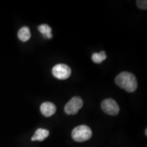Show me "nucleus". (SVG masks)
Masks as SVG:
<instances>
[{
  "label": "nucleus",
  "mask_w": 147,
  "mask_h": 147,
  "mask_svg": "<svg viewBox=\"0 0 147 147\" xmlns=\"http://www.w3.org/2000/svg\"><path fill=\"white\" fill-rule=\"evenodd\" d=\"M116 84L129 93L135 91L138 87L136 78L133 74L123 71L117 75L115 78Z\"/></svg>",
  "instance_id": "obj_1"
},
{
  "label": "nucleus",
  "mask_w": 147,
  "mask_h": 147,
  "mask_svg": "<svg viewBox=\"0 0 147 147\" xmlns=\"http://www.w3.org/2000/svg\"><path fill=\"white\" fill-rule=\"evenodd\" d=\"M92 136V131L89 127L84 125L75 127L71 132V137L76 142H82L89 140Z\"/></svg>",
  "instance_id": "obj_2"
},
{
  "label": "nucleus",
  "mask_w": 147,
  "mask_h": 147,
  "mask_svg": "<svg viewBox=\"0 0 147 147\" xmlns=\"http://www.w3.org/2000/svg\"><path fill=\"white\" fill-rule=\"evenodd\" d=\"M52 73L53 76L59 80H65L70 76L71 70L66 64L59 63L53 67Z\"/></svg>",
  "instance_id": "obj_3"
},
{
  "label": "nucleus",
  "mask_w": 147,
  "mask_h": 147,
  "mask_svg": "<svg viewBox=\"0 0 147 147\" xmlns=\"http://www.w3.org/2000/svg\"><path fill=\"white\" fill-rule=\"evenodd\" d=\"M83 106V101L80 97H72L65 106V112L67 115H76Z\"/></svg>",
  "instance_id": "obj_4"
},
{
  "label": "nucleus",
  "mask_w": 147,
  "mask_h": 147,
  "mask_svg": "<svg viewBox=\"0 0 147 147\" xmlns=\"http://www.w3.org/2000/svg\"><path fill=\"white\" fill-rule=\"evenodd\" d=\"M101 108L106 114L112 116L117 115L120 110L118 104L113 99L104 100L101 104Z\"/></svg>",
  "instance_id": "obj_5"
},
{
  "label": "nucleus",
  "mask_w": 147,
  "mask_h": 147,
  "mask_svg": "<svg viewBox=\"0 0 147 147\" xmlns=\"http://www.w3.org/2000/svg\"><path fill=\"white\" fill-rule=\"evenodd\" d=\"M56 106L52 102H46L42 103L40 106V111L46 117H50L56 113Z\"/></svg>",
  "instance_id": "obj_6"
},
{
  "label": "nucleus",
  "mask_w": 147,
  "mask_h": 147,
  "mask_svg": "<svg viewBox=\"0 0 147 147\" xmlns=\"http://www.w3.org/2000/svg\"><path fill=\"white\" fill-rule=\"evenodd\" d=\"M49 131L45 129L39 128L35 132L34 135L32 138V141H43L49 136Z\"/></svg>",
  "instance_id": "obj_7"
},
{
  "label": "nucleus",
  "mask_w": 147,
  "mask_h": 147,
  "mask_svg": "<svg viewBox=\"0 0 147 147\" xmlns=\"http://www.w3.org/2000/svg\"><path fill=\"white\" fill-rule=\"evenodd\" d=\"M18 38L22 42H27L31 38L30 29L28 27H23L18 32Z\"/></svg>",
  "instance_id": "obj_8"
},
{
  "label": "nucleus",
  "mask_w": 147,
  "mask_h": 147,
  "mask_svg": "<svg viewBox=\"0 0 147 147\" xmlns=\"http://www.w3.org/2000/svg\"><path fill=\"white\" fill-rule=\"evenodd\" d=\"M38 30L39 32L44 35L45 38H47L49 39L53 38V35L51 34V31L52 29L51 28L50 26H49L48 25L46 24H43V25H40L38 27Z\"/></svg>",
  "instance_id": "obj_9"
},
{
  "label": "nucleus",
  "mask_w": 147,
  "mask_h": 147,
  "mask_svg": "<svg viewBox=\"0 0 147 147\" xmlns=\"http://www.w3.org/2000/svg\"><path fill=\"white\" fill-rule=\"evenodd\" d=\"M106 59V55L104 51H101L99 53H93L92 55V60L95 63H101Z\"/></svg>",
  "instance_id": "obj_10"
},
{
  "label": "nucleus",
  "mask_w": 147,
  "mask_h": 147,
  "mask_svg": "<svg viewBox=\"0 0 147 147\" xmlns=\"http://www.w3.org/2000/svg\"><path fill=\"white\" fill-rule=\"evenodd\" d=\"M136 4L140 9H142V10L147 9V1L146 0H138L136 1Z\"/></svg>",
  "instance_id": "obj_11"
},
{
  "label": "nucleus",
  "mask_w": 147,
  "mask_h": 147,
  "mask_svg": "<svg viewBox=\"0 0 147 147\" xmlns=\"http://www.w3.org/2000/svg\"><path fill=\"white\" fill-rule=\"evenodd\" d=\"M145 134H146V136H147V129H146V130H145Z\"/></svg>",
  "instance_id": "obj_12"
}]
</instances>
